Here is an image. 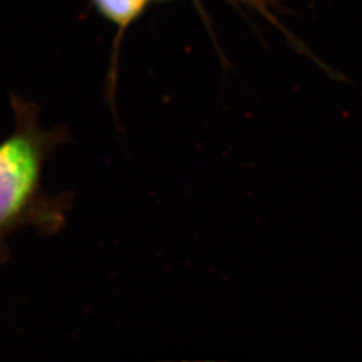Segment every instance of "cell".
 <instances>
[{
    "instance_id": "3",
    "label": "cell",
    "mask_w": 362,
    "mask_h": 362,
    "mask_svg": "<svg viewBox=\"0 0 362 362\" xmlns=\"http://www.w3.org/2000/svg\"><path fill=\"white\" fill-rule=\"evenodd\" d=\"M247 1H257V0H247ZM259 1V0H258Z\"/></svg>"
},
{
    "instance_id": "2",
    "label": "cell",
    "mask_w": 362,
    "mask_h": 362,
    "mask_svg": "<svg viewBox=\"0 0 362 362\" xmlns=\"http://www.w3.org/2000/svg\"><path fill=\"white\" fill-rule=\"evenodd\" d=\"M148 0H95L100 11L121 26L130 23L143 11Z\"/></svg>"
},
{
    "instance_id": "1",
    "label": "cell",
    "mask_w": 362,
    "mask_h": 362,
    "mask_svg": "<svg viewBox=\"0 0 362 362\" xmlns=\"http://www.w3.org/2000/svg\"><path fill=\"white\" fill-rule=\"evenodd\" d=\"M13 112V132L0 141V267L11 258L13 233L27 227L42 236L61 233L74 200V192L50 194L43 188L45 167L71 141L70 130L43 127L38 106L18 97Z\"/></svg>"
}]
</instances>
